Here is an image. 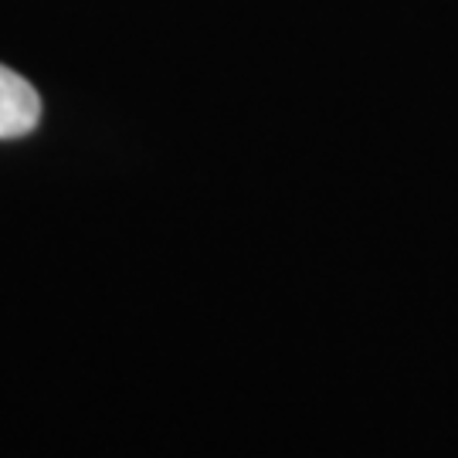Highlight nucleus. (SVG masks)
<instances>
[{
	"label": "nucleus",
	"instance_id": "obj_1",
	"mask_svg": "<svg viewBox=\"0 0 458 458\" xmlns=\"http://www.w3.org/2000/svg\"><path fill=\"white\" fill-rule=\"evenodd\" d=\"M41 119V98L34 85L0 65V140L28 136Z\"/></svg>",
	"mask_w": 458,
	"mask_h": 458
}]
</instances>
